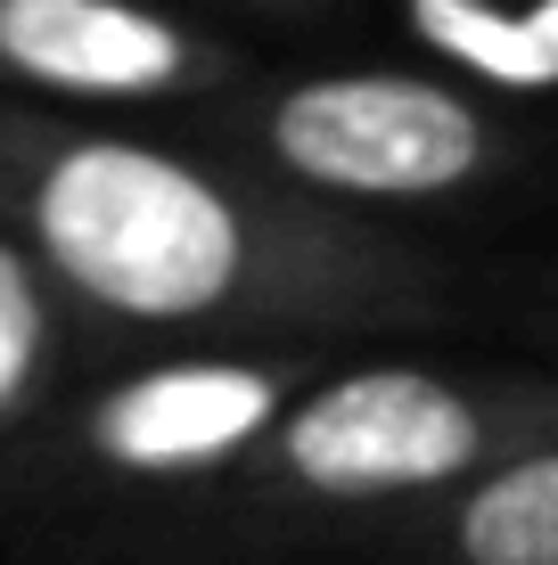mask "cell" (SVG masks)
I'll return each mask as SVG.
<instances>
[{
  "label": "cell",
  "instance_id": "1",
  "mask_svg": "<svg viewBox=\"0 0 558 565\" xmlns=\"http://www.w3.org/2000/svg\"><path fill=\"white\" fill-rule=\"evenodd\" d=\"M0 198L83 311L148 337L361 344L460 320V263L131 131H0Z\"/></svg>",
  "mask_w": 558,
  "mask_h": 565
},
{
  "label": "cell",
  "instance_id": "2",
  "mask_svg": "<svg viewBox=\"0 0 558 565\" xmlns=\"http://www.w3.org/2000/svg\"><path fill=\"white\" fill-rule=\"evenodd\" d=\"M558 435V369L493 361H320L280 426L214 492L246 524L337 541L452 492Z\"/></svg>",
  "mask_w": 558,
  "mask_h": 565
},
{
  "label": "cell",
  "instance_id": "3",
  "mask_svg": "<svg viewBox=\"0 0 558 565\" xmlns=\"http://www.w3.org/2000/svg\"><path fill=\"white\" fill-rule=\"evenodd\" d=\"M239 148L255 172L345 213L476 205L534 164L526 115L468 74L419 66H320L263 83L239 107Z\"/></svg>",
  "mask_w": 558,
  "mask_h": 565
},
{
  "label": "cell",
  "instance_id": "4",
  "mask_svg": "<svg viewBox=\"0 0 558 565\" xmlns=\"http://www.w3.org/2000/svg\"><path fill=\"white\" fill-rule=\"evenodd\" d=\"M320 361L329 353H313V344L157 361L83 411V459L124 483H222L280 426V411L304 394Z\"/></svg>",
  "mask_w": 558,
  "mask_h": 565
},
{
  "label": "cell",
  "instance_id": "5",
  "mask_svg": "<svg viewBox=\"0 0 558 565\" xmlns=\"http://www.w3.org/2000/svg\"><path fill=\"white\" fill-rule=\"evenodd\" d=\"M0 74L50 99L157 107L239 83V57L148 0H0Z\"/></svg>",
  "mask_w": 558,
  "mask_h": 565
},
{
  "label": "cell",
  "instance_id": "6",
  "mask_svg": "<svg viewBox=\"0 0 558 565\" xmlns=\"http://www.w3.org/2000/svg\"><path fill=\"white\" fill-rule=\"evenodd\" d=\"M329 550H354V565H558V435Z\"/></svg>",
  "mask_w": 558,
  "mask_h": 565
},
{
  "label": "cell",
  "instance_id": "7",
  "mask_svg": "<svg viewBox=\"0 0 558 565\" xmlns=\"http://www.w3.org/2000/svg\"><path fill=\"white\" fill-rule=\"evenodd\" d=\"M452 74L534 107L558 99V0H394Z\"/></svg>",
  "mask_w": 558,
  "mask_h": 565
},
{
  "label": "cell",
  "instance_id": "8",
  "mask_svg": "<svg viewBox=\"0 0 558 565\" xmlns=\"http://www.w3.org/2000/svg\"><path fill=\"white\" fill-rule=\"evenodd\" d=\"M42 279L50 270H33L9 238H0V411H17V402L33 394V369H42V337H50Z\"/></svg>",
  "mask_w": 558,
  "mask_h": 565
},
{
  "label": "cell",
  "instance_id": "9",
  "mask_svg": "<svg viewBox=\"0 0 558 565\" xmlns=\"http://www.w3.org/2000/svg\"><path fill=\"white\" fill-rule=\"evenodd\" d=\"M502 303H509V320L526 328V337H543L550 353H558V255L526 263V270H517V279L502 287Z\"/></svg>",
  "mask_w": 558,
  "mask_h": 565
},
{
  "label": "cell",
  "instance_id": "10",
  "mask_svg": "<svg viewBox=\"0 0 558 565\" xmlns=\"http://www.w3.org/2000/svg\"><path fill=\"white\" fill-rule=\"evenodd\" d=\"M272 9H329V0H272Z\"/></svg>",
  "mask_w": 558,
  "mask_h": 565
}]
</instances>
